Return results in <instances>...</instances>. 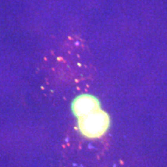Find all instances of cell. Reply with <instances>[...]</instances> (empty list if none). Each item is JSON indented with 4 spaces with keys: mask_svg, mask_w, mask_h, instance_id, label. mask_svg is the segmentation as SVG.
Here are the masks:
<instances>
[{
    "mask_svg": "<svg viewBox=\"0 0 167 167\" xmlns=\"http://www.w3.org/2000/svg\"><path fill=\"white\" fill-rule=\"evenodd\" d=\"M77 126L81 134L88 138L102 137L109 129L110 117L102 110L77 118Z\"/></svg>",
    "mask_w": 167,
    "mask_h": 167,
    "instance_id": "obj_1",
    "label": "cell"
},
{
    "mask_svg": "<svg viewBox=\"0 0 167 167\" xmlns=\"http://www.w3.org/2000/svg\"><path fill=\"white\" fill-rule=\"evenodd\" d=\"M71 109L76 117H82L100 110V102L90 94H81L74 99Z\"/></svg>",
    "mask_w": 167,
    "mask_h": 167,
    "instance_id": "obj_2",
    "label": "cell"
}]
</instances>
